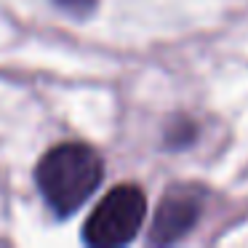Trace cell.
<instances>
[{"label":"cell","instance_id":"obj_2","mask_svg":"<svg viewBox=\"0 0 248 248\" xmlns=\"http://www.w3.org/2000/svg\"><path fill=\"white\" fill-rule=\"evenodd\" d=\"M147 216V198L136 184L109 189L91 211L83 227V240L96 248L125 246L136 237Z\"/></svg>","mask_w":248,"mask_h":248},{"label":"cell","instance_id":"obj_3","mask_svg":"<svg viewBox=\"0 0 248 248\" xmlns=\"http://www.w3.org/2000/svg\"><path fill=\"white\" fill-rule=\"evenodd\" d=\"M200 216V189L192 184H176L163 195L157 205L155 221H152L150 243L157 246H171L182 240L189 230L195 227Z\"/></svg>","mask_w":248,"mask_h":248},{"label":"cell","instance_id":"obj_4","mask_svg":"<svg viewBox=\"0 0 248 248\" xmlns=\"http://www.w3.org/2000/svg\"><path fill=\"white\" fill-rule=\"evenodd\" d=\"M56 6L59 8H64V11H70V14H88L93 6H96V0H56Z\"/></svg>","mask_w":248,"mask_h":248},{"label":"cell","instance_id":"obj_1","mask_svg":"<svg viewBox=\"0 0 248 248\" xmlns=\"http://www.w3.org/2000/svg\"><path fill=\"white\" fill-rule=\"evenodd\" d=\"M104 179V163L96 150L80 141L56 144L40 157L35 182L56 216H72L99 189Z\"/></svg>","mask_w":248,"mask_h":248}]
</instances>
